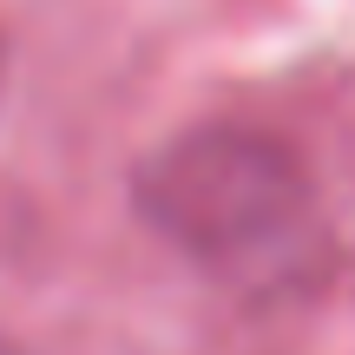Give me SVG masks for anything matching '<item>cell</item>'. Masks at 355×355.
I'll list each match as a JSON object with an SVG mask.
<instances>
[{"mask_svg":"<svg viewBox=\"0 0 355 355\" xmlns=\"http://www.w3.org/2000/svg\"><path fill=\"white\" fill-rule=\"evenodd\" d=\"M139 217L191 263L257 277L316 237V178L283 139L257 125H191L165 139L132 178Z\"/></svg>","mask_w":355,"mask_h":355,"instance_id":"6da1fadb","label":"cell"},{"mask_svg":"<svg viewBox=\"0 0 355 355\" xmlns=\"http://www.w3.org/2000/svg\"><path fill=\"white\" fill-rule=\"evenodd\" d=\"M0 355H20V349H13V343H0Z\"/></svg>","mask_w":355,"mask_h":355,"instance_id":"7a4b0ae2","label":"cell"}]
</instances>
